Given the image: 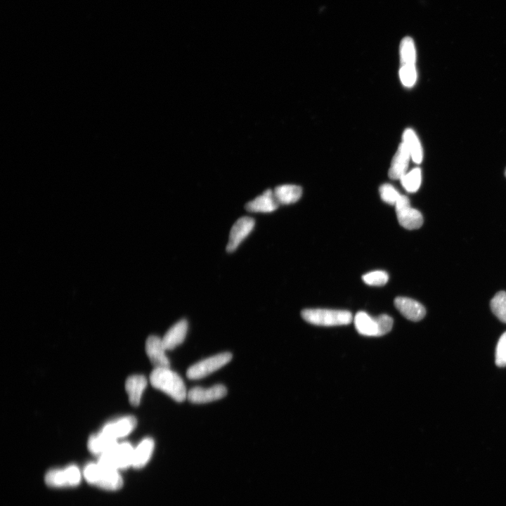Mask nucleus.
I'll return each mask as SVG.
<instances>
[{
    "instance_id": "1",
    "label": "nucleus",
    "mask_w": 506,
    "mask_h": 506,
    "mask_svg": "<svg viewBox=\"0 0 506 506\" xmlns=\"http://www.w3.org/2000/svg\"><path fill=\"white\" fill-rule=\"evenodd\" d=\"M150 381L153 387L177 402L187 398L188 392L182 378L169 368H155L150 373Z\"/></svg>"
},
{
    "instance_id": "2",
    "label": "nucleus",
    "mask_w": 506,
    "mask_h": 506,
    "mask_svg": "<svg viewBox=\"0 0 506 506\" xmlns=\"http://www.w3.org/2000/svg\"><path fill=\"white\" fill-rule=\"evenodd\" d=\"M83 474L88 483L105 490H118L123 484L119 471L108 468L98 462L86 465Z\"/></svg>"
},
{
    "instance_id": "3",
    "label": "nucleus",
    "mask_w": 506,
    "mask_h": 506,
    "mask_svg": "<svg viewBox=\"0 0 506 506\" xmlns=\"http://www.w3.org/2000/svg\"><path fill=\"white\" fill-rule=\"evenodd\" d=\"M306 322L316 325L335 326L349 324L352 314L349 311L326 309H306L301 313Z\"/></svg>"
},
{
    "instance_id": "4",
    "label": "nucleus",
    "mask_w": 506,
    "mask_h": 506,
    "mask_svg": "<svg viewBox=\"0 0 506 506\" xmlns=\"http://www.w3.org/2000/svg\"><path fill=\"white\" fill-rule=\"evenodd\" d=\"M354 325L358 332L362 335L379 337L390 332L393 319L387 314L373 318L364 311H359L355 315Z\"/></svg>"
},
{
    "instance_id": "5",
    "label": "nucleus",
    "mask_w": 506,
    "mask_h": 506,
    "mask_svg": "<svg viewBox=\"0 0 506 506\" xmlns=\"http://www.w3.org/2000/svg\"><path fill=\"white\" fill-rule=\"evenodd\" d=\"M134 448L127 442L117 443L112 448L99 456L98 462L119 471L132 467Z\"/></svg>"
},
{
    "instance_id": "6",
    "label": "nucleus",
    "mask_w": 506,
    "mask_h": 506,
    "mask_svg": "<svg viewBox=\"0 0 506 506\" xmlns=\"http://www.w3.org/2000/svg\"><path fill=\"white\" fill-rule=\"evenodd\" d=\"M232 359L230 352H223L205 358L191 365L186 372L190 379L203 378L226 365Z\"/></svg>"
},
{
    "instance_id": "7",
    "label": "nucleus",
    "mask_w": 506,
    "mask_h": 506,
    "mask_svg": "<svg viewBox=\"0 0 506 506\" xmlns=\"http://www.w3.org/2000/svg\"><path fill=\"white\" fill-rule=\"evenodd\" d=\"M398 223L408 230L417 229L423 223V217L420 211L410 206V200L406 195H401L394 205Z\"/></svg>"
},
{
    "instance_id": "8",
    "label": "nucleus",
    "mask_w": 506,
    "mask_h": 506,
    "mask_svg": "<svg viewBox=\"0 0 506 506\" xmlns=\"http://www.w3.org/2000/svg\"><path fill=\"white\" fill-rule=\"evenodd\" d=\"M82 479L79 469L70 465L65 469H54L48 471L45 476V482L50 487L60 488L78 485Z\"/></svg>"
},
{
    "instance_id": "9",
    "label": "nucleus",
    "mask_w": 506,
    "mask_h": 506,
    "mask_svg": "<svg viewBox=\"0 0 506 506\" xmlns=\"http://www.w3.org/2000/svg\"><path fill=\"white\" fill-rule=\"evenodd\" d=\"M227 389L223 384H215L209 388L195 387L188 391L187 398L193 403H205L224 397Z\"/></svg>"
},
{
    "instance_id": "10",
    "label": "nucleus",
    "mask_w": 506,
    "mask_h": 506,
    "mask_svg": "<svg viewBox=\"0 0 506 506\" xmlns=\"http://www.w3.org/2000/svg\"><path fill=\"white\" fill-rule=\"evenodd\" d=\"M254 219L249 216H242L238 219L232 226L226 249L232 252L237 249L239 245L251 233L254 226Z\"/></svg>"
},
{
    "instance_id": "11",
    "label": "nucleus",
    "mask_w": 506,
    "mask_h": 506,
    "mask_svg": "<svg viewBox=\"0 0 506 506\" xmlns=\"http://www.w3.org/2000/svg\"><path fill=\"white\" fill-rule=\"evenodd\" d=\"M162 338L151 335L145 342V351L150 362L155 368H169V360L167 358Z\"/></svg>"
},
{
    "instance_id": "12",
    "label": "nucleus",
    "mask_w": 506,
    "mask_h": 506,
    "mask_svg": "<svg viewBox=\"0 0 506 506\" xmlns=\"http://www.w3.org/2000/svg\"><path fill=\"white\" fill-rule=\"evenodd\" d=\"M394 305L405 318L412 321H419L426 314L424 306L411 298L398 297L394 300Z\"/></svg>"
},
{
    "instance_id": "13",
    "label": "nucleus",
    "mask_w": 506,
    "mask_h": 506,
    "mask_svg": "<svg viewBox=\"0 0 506 506\" xmlns=\"http://www.w3.org/2000/svg\"><path fill=\"white\" fill-rule=\"evenodd\" d=\"M136 426V418L126 416L106 424L101 432L117 440L129 434Z\"/></svg>"
},
{
    "instance_id": "14",
    "label": "nucleus",
    "mask_w": 506,
    "mask_h": 506,
    "mask_svg": "<svg viewBox=\"0 0 506 506\" xmlns=\"http://www.w3.org/2000/svg\"><path fill=\"white\" fill-rule=\"evenodd\" d=\"M279 205L273 191L268 189L253 200L247 202L245 208L251 212L269 213L275 211Z\"/></svg>"
},
{
    "instance_id": "15",
    "label": "nucleus",
    "mask_w": 506,
    "mask_h": 506,
    "mask_svg": "<svg viewBox=\"0 0 506 506\" xmlns=\"http://www.w3.org/2000/svg\"><path fill=\"white\" fill-rule=\"evenodd\" d=\"M410 155L402 142L393 157L391 166L389 170V176L392 179H401L407 172Z\"/></svg>"
},
{
    "instance_id": "16",
    "label": "nucleus",
    "mask_w": 506,
    "mask_h": 506,
    "mask_svg": "<svg viewBox=\"0 0 506 506\" xmlns=\"http://www.w3.org/2000/svg\"><path fill=\"white\" fill-rule=\"evenodd\" d=\"M188 322L186 319L179 320L173 325L162 338L167 350H171L181 344L185 339L188 331Z\"/></svg>"
},
{
    "instance_id": "17",
    "label": "nucleus",
    "mask_w": 506,
    "mask_h": 506,
    "mask_svg": "<svg viewBox=\"0 0 506 506\" xmlns=\"http://www.w3.org/2000/svg\"><path fill=\"white\" fill-rule=\"evenodd\" d=\"M146 386L147 379L143 375H134L127 378L125 382V389L129 401L132 406L139 405Z\"/></svg>"
},
{
    "instance_id": "18",
    "label": "nucleus",
    "mask_w": 506,
    "mask_h": 506,
    "mask_svg": "<svg viewBox=\"0 0 506 506\" xmlns=\"http://www.w3.org/2000/svg\"><path fill=\"white\" fill-rule=\"evenodd\" d=\"M154 446L153 439L148 437L143 439L134 449L132 467L135 469L143 467L152 456Z\"/></svg>"
},
{
    "instance_id": "19",
    "label": "nucleus",
    "mask_w": 506,
    "mask_h": 506,
    "mask_svg": "<svg viewBox=\"0 0 506 506\" xmlns=\"http://www.w3.org/2000/svg\"><path fill=\"white\" fill-rule=\"evenodd\" d=\"M117 443L116 439L100 432L89 437L87 446L91 453L100 456L109 450Z\"/></svg>"
},
{
    "instance_id": "20",
    "label": "nucleus",
    "mask_w": 506,
    "mask_h": 506,
    "mask_svg": "<svg viewBox=\"0 0 506 506\" xmlns=\"http://www.w3.org/2000/svg\"><path fill=\"white\" fill-rule=\"evenodd\" d=\"M273 193L279 204L289 205L296 202L301 197L302 189L297 185L285 184L277 186Z\"/></svg>"
},
{
    "instance_id": "21",
    "label": "nucleus",
    "mask_w": 506,
    "mask_h": 506,
    "mask_svg": "<svg viewBox=\"0 0 506 506\" xmlns=\"http://www.w3.org/2000/svg\"><path fill=\"white\" fill-rule=\"evenodd\" d=\"M403 143L406 146L410 157L415 163L422 161L423 151L420 140L412 129H407L403 134Z\"/></svg>"
},
{
    "instance_id": "22",
    "label": "nucleus",
    "mask_w": 506,
    "mask_h": 506,
    "mask_svg": "<svg viewBox=\"0 0 506 506\" xmlns=\"http://www.w3.org/2000/svg\"><path fill=\"white\" fill-rule=\"evenodd\" d=\"M403 187L409 193L416 192L422 182V172L420 168L415 167L406 172L400 179Z\"/></svg>"
},
{
    "instance_id": "23",
    "label": "nucleus",
    "mask_w": 506,
    "mask_h": 506,
    "mask_svg": "<svg viewBox=\"0 0 506 506\" xmlns=\"http://www.w3.org/2000/svg\"><path fill=\"white\" fill-rule=\"evenodd\" d=\"M491 309L493 314L502 323H506V292L500 291L491 301Z\"/></svg>"
},
{
    "instance_id": "24",
    "label": "nucleus",
    "mask_w": 506,
    "mask_h": 506,
    "mask_svg": "<svg viewBox=\"0 0 506 506\" xmlns=\"http://www.w3.org/2000/svg\"><path fill=\"white\" fill-rule=\"evenodd\" d=\"M401 65H415L416 59L413 41L410 37L404 38L400 46Z\"/></svg>"
},
{
    "instance_id": "25",
    "label": "nucleus",
    "mask_w": 506,
    "mask_h": 506,
    "mask_svg": "<svg viewBox=\"0 0 506 506\" xmlns=\"http://www.w3.org/2000/svg\"><path fill=\"white\" fill-rule=\"evenodd\" d=\"M399 77L406 87H412L417 80V71L415 65H401L399 70Z\"/></svg>"
},
{
    "instance_id": "26",
    "label": "nucleus",
    "mask_w": 506,
    "mask_h": 506,
    "mask_svg": "<svg viewBox=\"0 0 506 506\" xmlns=\"http://www.w3.org/2000/svg\"><path fill=\"white\" fill-rule=\"evenodd\" d=\"M362 279L368 285L382 286L387 283L389 275L384 271H375L364 274Z\"/></svg>"
},
{
    "instance_id": "27",
    "label": "nucleus",
    "mask_w": 506,
    "mask_h": 506,
    "mask_svg": "<svg viewBox=\"0 0 506 506\" xmlns=\"http://www.w3.org/2000/svg\"><path fill=\"white\" fill-rule=\"evenodd\" d=\"M382 200L391 205H395L401 194L391 184H382L379 189Z\"/></svg>"
},
{
    "instance_id": "28",
    "label": "nucleus",
    "mask_w": 506,
    "mask_h": 506,
    "mask_svg": "<svg viewBox=\"0 0 506 506\" xmlns=\"http://www.w3.org/2000/svg\"><path fill=\"white\" fill-rule=\"evenodd\" d=\"M495 364L498 367L506 366V331L500 336L496 346Z\"/></svg>"
},
{
    "instance_id": "29",
    "label": "nucleus",
    "mask_w": 506,
    "mask_h": 506,
    "mask_svg": "<svg viewBox=\"0 0 506 506\" xmlns=\"http://www.w3.org/2000/svg\"><path fill=\"white\" fill-rule=\"evenodd\" d=\"M505 176H506V171H505Z\"/></svg>"
}]
</instances>
